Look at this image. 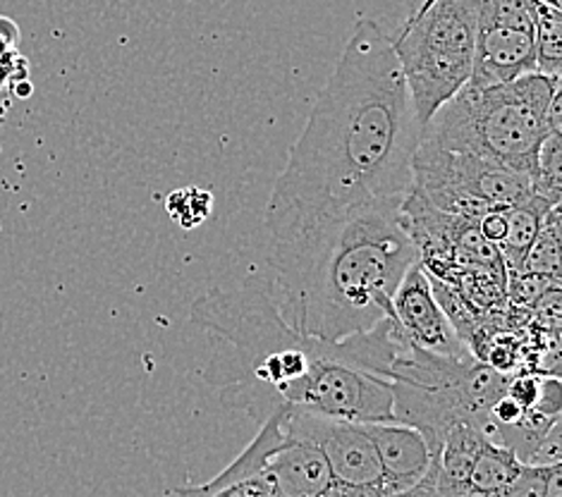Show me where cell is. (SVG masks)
<instances>
[{
  "mask_svg": "<svg viewBox=\"0 0 562 497\" xmlns=\"http://www.w3.org/2000/svg\"><path fill=\"white\" fill-rule=\"evenodd\" d=\"M422 127L391 36L359 20L318 91L266 206L273 239L376 206H403Z\"/></svg>",
  "mask_w": 562,
  "mask_h": 497,
  "instance_id": "6da1fadb",
  "label": "cell"
},
{
  "mask_svg": "<svg viewBox=\"0 0 562 497\" xmlns=\"http://www.w3.org/2000/svg\"><path fill=\"white\" fill-rule=\"evenodd\" d=\"M419 249L403 206L318 221L273 239L269 287L292 328L338 342L393 316V297Z\"/></svg>",
  "mask_w": 562,
  "mask_h": 497,
  "instance_id": "7a4b0ae2",
  "label": "cell"
},
{
  "mask_svg": "<svg viewBox=\"0 0 562 497\" xmlns=\"http://www.w3.org/2000/svg\"><path fill=\"white\" fill-rule=\"evenodd\" d=\"M190 318L233 349L235 371L221 395L227 407L257 421L278 409H297L314 375L352 352V335L328 342L292 328L263 275H247L231 290H209L192 304Z\"/></svg>",
  "mask_w": 562,
  "mask_h": 497,
  "instance_id": "3957f363",
  "label": "cell"
},
{
  "mask_svg": "<svg viewBox=\"0 0 562 497\" xmlns=\"http://www.w3.org/2000/svg\"><path fill=\"white\" fill-rule=\"evenodd\" d=\"M553 129H560V79L529 72L507 84H467L428 120L422 139L533 178Z\"/></svg>",
  "mask_w": 562,
  "mask_h": 497,
  "instance_id": "277c9868",
  "label": "cell"
},
{
  "mask_svg": "<svg viewBox=\"0 0 562 497\" xmlns=\"http://www.w3.org/2000/svg\"><path fill=\"white\" fill-rule=\"evenodd\" d=\"M476 26V0H417L391 36L422 132L440 105L470 84Z\"/></svg>",
  "mask_w": 562,
  "mask_h": 497,
  "instance_id": "5b68a950",
  "label": "cell"
},
{
  "mask_svg": "<svg viewBox=\"0 0 562 497\" xmlns=\"http://www.w3.org/2000/svg\"><path fill=\"white\" fill-rule=\"evenodd\" d=\"M412 194L440 213L481 218L533 196L527 174L495 166L472 154L446 151L422 139L412 168Z\"/></svg>",
  "mask_w": 562,
  "mask_h": 497,
  "instance_id": "8992f818",
  "label": "cell"
},
{
  "mask_svg": "<svg viewBox=\"0 0 562 497\" xmlns=\"http://www.w3.org/2000/svg\"><path fill=\"white\" fill-rule=\"evenodd\" d=\"M288 431L310 440L328 464L336 488L357 497H387L383 468L364 423L285 409Z\"/></svg>",
  "mask_w": 562,
  "mask_h": 497,
  "instance_id": "52a82bcc",
  "label": "cell"
},
{
  "mask_svg": "<svg viewBox=\"0 0 562 497\" xmlns=\"http://www.w3.org/2000/svg\"><path fill=\"white\" fill-rule=\"evenodd\" d=\"M393 318L412 347L450 359L474 357L460 332L450 324L443 306L438 304L431 280L422 263H414L400 282L393 297Z\"/></svg>",
  "mask_w": 562,
  "mask_h": 497,
  "instance_id": "ba28073f",
  "label": "cell"
},
{
  "mask_svg": "<svg viewBox=\"0 0 562 497\" xmlns=\"http://www.w3.org/2000/svg\"><path fill=\"white\" fill-rule=\"evenodd\" d=\"M283 419L285 409H278L269 419L261 421L257 438L216 478L202 483V486L172 488L158 497H271L263 464L269 452L278 445V440L283 438Z\"/></svg>",
  "mask_w": 562,
  "mask_h": 497,
  "instance_id": "9c48e42d",
  "label": "cell"
},
{
  "mask_svg": "<svg viewBox=\"0 0 562 497\" xmlns=\"http://www.w3.org/2000/svg\"><path fill=\"white\" fill-rule=\"evenodd\" d=\"M376 448L385 488L391 495L419 488L434 466V452L422 431L397 421L364 423Z\"/></svg>",
  "mask_w": 562,
  "mask_h": 497,
  "instance_id": "30bf717a",
  "label": "cell"
},
{
  "mask_svg": "<svg viewBox=\"0 0 562 497\" xmlns=\"http://www.w3.org/2000/svg\"><path fill=\"white\" fill-rule=\"evenodd\" d=\"M551 208H553V204H548L546 199H541L537 194L529 196L527 201H521V204H515L507 208L505 237L498 245L505 271H510V273L519 271L521 263H525V259H527L531 245H533V239L539 237L541 225Z\"/></svg>",
  "mask_w": 562,
  "mask_h": 497,
  "instance_id": "8fae6325",
  "label": "cell"
},
{
  "mask_svg": "<svg viewBox=\"0 0 562 497\" xmlns=\"http://www.w3.org/2000/svg\"><path fill=\"white\" fill-rule=\"evenodd\" d=\"M521 466L525 464L510 450L495 445V442L486 438L472 460L464 497H493L495 493L510 486L521 472Z\"/></svg>",
  "mask_w": 562,
  "mask_h": 497,
  "instance_id": "7c38bea8",
  "label": "cell"
},
{
  "mask_svg": "<svg viewBox=\"0 0 562 497\" xmlns=\"http://www.w3.org/2000/svg\"><path fill=\"white\" fill-rule=\"evenodd\" d=\"M558 268H560V206H553L548 211V216L539 230V237L533 239L527 259L517 273L558 282Z\"/></svg>",
  "mask_w": 562,
  "mask_h": 497,
  "instance_id": "4fadbf2b",
  "label": "cell"
},
{
  "mask_svg": "<svg viewBox=\"0 0 562 497\" xmlns=\"http://www.w3.org/2000/svg\"><path fill=\"white\" fill-rule=\"evenodd\" d=\"M562 12L537 0V72L560 79Z\"/></svg>",
  "mask_w": 562,
  "mask_h": 497,
  "instance_id": "5bb4252c",
  "label": "cell"
},
{
  "mask_svg": "<svg viewBox=\"0 0 562 497\" xmlns=\"http://www.w3.org/2000/svg\"><path fill=\"white\" fill-rule=\"evenodd\" d=\"M493 497H562V468L525 464L510 486Z\"/></svg>",
  "mask_w": 562,
  "mask_h": 497,
  "instance_id": "9a60e30c",
  "label": "cell"
},
{
  "mask_svg": "<svg viewBox=\"0 0 562 497\" xmlns=\"http://www.w3.org/2000/svg\"><path fill=\"white\" fill-rule=\"evenodd\" d=\"M166 208L170 218L176 221L184 230L202 225L213 208V196L206 190L187 187V190H176L166 199Z\"/></svg>",
  "mask_w": 562,
  "mask_h": 497,
  "instance_id": "2e32d148",
  "label": "cell"
}]
</instances>
